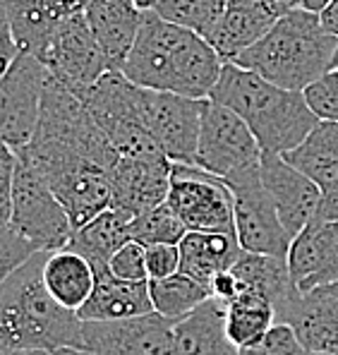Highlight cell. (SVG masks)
<instances>
[{"label": "cell", "mask_w": 338, "mask_h": 355, "mask_svg": "<svg viewBox=\"0 0 338 355\" xmlns=\"http://www.w3.org/2000/svg\"><path fill=\"white\" fill-rule=\"evenodd\" d=\"M17 154L48 178L75 231L111 209V175L121 154L75 89L58 77L48 75L36 132Z\"/></svg>", "instance_id": "cell-1"}, {"label": "cell", "mask_w": 338, "mask_h": 355, "mask_svg": "<svg viewBox=\"0 0 338 355\" xmlns=\"http://www.w3.org/2000/svg\"><path fill=\"white\" fill-rule=\"evenodd\" d=\"M223 58L209 39L144 10L137 41L123 72L137 87L209 98L223 70Z\"/></svg>", "instance_id": "cell-2"}, {"label": "cell", "mask_w": 338, "mask_h": 355, "mask_svg": "<svg viewBox=\"0 0 338 355\" xmlns=\"http://www.w3.org/2000/svg\"><path fill=\"white\" fill-rule=\"evenodd\" d=\"M53 250H39L0 284V346L3 348H84L77 310L53 297L44 281L46 259Z\"/></svg>", "instance_id": "cell-3"}, {"label": "cell", "mask_w": 338, "mask_h": 355, "mask_svg": "<svg viewBox=\"0 0 338 355\" xmlns=\"http://www.w3.org/2000/svg\"><path fill=\"white\" fill-rule=\"evenodd\" d=\"M209 98L245 118L264 154H285L298 147L319 123L303 92L274 85L238 62L223 65Z\"/></svg>", "instance_id": "cell-4"}, {"label": "cell", "mask_w": 338, "mask_h": 355, "mask_svg": "<svg viewBox=\"0 0 338 355\" xmlns=\"http://www.w3.org/2000/svg\"><path fill=\"white\" fill-rule=\"evenodd\" d=\"M338 36L324 27L317 12L305 8L285 10L254 46L238 55V65L254 70L269 82L305 92L331 70Z\"/></svg>", "instance_id": "cell-5"}, {"label": "cell", "mask_w": 338, "mask_h": 355, "mask_svg": "<svg viewBox=\"0 0 338 355\" xmlns=\"http://www.w3.org/2000/svg\"><path fill=\"white\" fill-rule=\"evenodd\" d=\"M77 96L121 156H166L144 118L142 87L123 70H108L94 85L77 89Z\"/></svg>", "instance_id": "cell-6"}, {"label": "cell", "mask_w": 338, "mask_h": 355, "mask_svg": "<svg viewBox=\"0 0 338 355\" xmlns=\"http://www.w3.org/2000/svg\"><path fill=\"white\" fill-rule=\"evenodd\" d=\"M3 231L22 238L36 252L65 248L75 231L70 214L55 197L48 178L19 154L10 192V214L3 221Z\"/></svg>", "instance_id": "cell-7"}, {"label": "cell", "mask_w": 338, "mask_h": 355, "mask_svg": "<svg viewBox=\"0 0 338 355\" xmlns=\"http://www.w3.org/2000/svg\"><path fill=\"white\" fill-rule=\"evenodd\" d=\"M48 67L44 60L27 51L3 70L0 80V137L3 144L19 151L27 147L36 132L44 103Z\"/></svg>", "instance_id": "cell-8"}, {"label": "cell", "mask_w": 338, "mask_h": 355, "mask_svg": "<svg viewBox=\"0 0 338 355\" xmlns=\"http://www.w3.org/2000/svg\"><path fill=\"white\" fill-rule=\"evenodd\" d=\"M262 156L264 151L245 118L209 98L202 118L197 166L226 180L242 171L262 166Z\"/></svg>", "instance_id": "cell-9"}, {"label": "cell", "mask_w": 338, "mask_h": 355, "mask_svg": "<svg viewBox=\"0 0 338 355\" xmlns=\"http://www.w3.org/2000/svg\"><path fill=\"white\" fill-rule=\"evenodd\" d=\"M235 205V231L242 250L288 259L290 236L281 223L272 195L262 180V166L226 178Z\"/></svg>", "instance_id": "cell-10"}, {"label": "cell", "mask_w": 338, "mask_h": 355, "mask_svg": "<svg viewBox=\"0 0 338 355\" xmlns=\"http://www.w3.org/2000/svg\"><path fill=\"white\" fill-rule=\"evenodd\" d=\"M168 205L190 231L235 228V205L228 182L197 164H173Z\"/></svg>", "instance_id": "cell-11"}, {"label": "cell", "mask_w": 338, "mask_h": 355, "mask_svg": "<svg viewBox=\"0 0 338 355\" xmlns=\"http://www.w3.org/2000/svg\"><path fill=\"white\" fill-rule=\"evenodd\" d=\"M209 98H192L173 92L142 87L144 118L159 149L173 164H197L199 130Z\"/></svg>", "instance_id": "cell-12"}, {"label": "cell", "mask_w": 338, "mask_h": 355, "mask_svg": "<svg viewBox=\"0 0 338 355\" xmlns=\"http://www.w3.org/2000/svg\"><path fill=\"white\" fill-rule=\"evenodd\" d=\"M39 58L44 60L51 75L58 77L75 92L94 85L98 77H103L111 70L84 12L60 19L58 27L46 41L44 51L39 53Z\"/></svg>", "instance_id": "cell-13"}, {"label": "cell", "mask_w": 338, "mask_h": 355, "mask_svg": "<svg viewBox=\"0 0 338 355\" xmlns=\"http://www.w3.org/2000/svg\"><path fill=\"white\" fill-rule=\"evenodd\" d=\"M84 351L91 355H173L175 320L159 312L127 320L84 322Z\"/></svg>", "instance_id": "cell-14"}, {"label": "cell", "mask_w": 338, "mask_h": 355, "mask_svg": "<svg viewBox=\"0 0 338 355\" xmlns=\"http://www.w3.org/2000/svg\"><path fill=\"white\" fill-rule=\"evenodd\" d=\"M168 156H121L111 175V209L125 221L163 205L170 192Z\"/></svg>", "instance_id": "cell-15"}, {"label": "cell", "mask_w": 338, "mask_h": 355, "mask_svg": "<svg viewBox=\"0 0 338 355\" xmlns=\"http://www.w3.org/2000/svg\"><path fill=\"white\" fill-rule=\"evenodd\" d=\"M262 180L276 205L281 223L293 240L314 218L321 187L293 164H288L283 154L262 156Z\"/></svg>", "instance_id": "cell-16"}, {"label": "cell", "mask_w": 338, "mask_h": 355, "mask_svg": "<svg viewBox=\"0 0 338 355\" xmlns=\"http://www.w3.org/2000/svg\"><path fill=\"white\" fill-rule=\"evenodd\" d=\"M285 12L278 0H228L221 17L206 36L223 62H235Z\"/></svg>", "instance_id": "cell-17"}, {"label": "cell", "mask_w": 338, "mask_h": 355, "mask_svg": "<svg viewBox=\"0 0 338 355\" xmlns=\"http://www.w3.org/2000/svg\"><path fill=\"white\" fill-rule=\"evenodd\" d=\"M276 322L290 324L308 351L338 355V295L326 288L300 291L276 315Z\"/></svg>", "instance_id": "cell-18"}, {"label": "cell", "mask_w": 338, "mask_h": 355, "mask_svg": "<svg viewBox=\"0 0 338 355\" xmlns=\"http://www.w3.org/2000/svg\"><path fill=\"white\" fill-rule=\"evenodd\" d=\"M84 17L103 49L111 70H123L137 41L144 10L134 0H89Z\"/></svg>", "instance_id": "cell-19"}, {"label": "cell", "mask_w": 338, "mask_h": 355, "mask_svg": "<svg viewBox=\"0 0 338 355\" xmlns=\"http://www.w3.org/2000/svg\"><path fill=\"white\" fill-rule=\"evenodd\" d=\"M89 0H3V19L10 24L19 51L39 55L60 19L84 12Z\"/></svg>", "instance_id": "cell-20"}, {"label": "cell", "mask_w": 338, "mask_h": 355, "mask_svg": "<svg viewBox=\"0 0 338 355\" xmlns=\"http://www.w3.org/2000/svg\"><path fill=\"white\" fill-rule=\"evenodd\" d=\"M154 310L149 281L118 279L111 269H96V286L89 300L77 310L82 322L127 320V317L149 315Z\"/></svg>", "instance_id": "cell-21"}, {"label": "cell", "mask_w": 338, "mask_h": 355, "mask_svg": "<svg viewBox=\"0 0 338 355\" xmlns=\"http://www.w3.org/2000/svg\"><path fill=\"white\" fill-rule=\"evenodd\" d=\"M173 355H240L226 329V300L211 295L195 312L175 322Z\"/></svg>", "instance_id": "cell-22"}, {"label": "cell", "mask_w": 338, "mask_h": 355, "mask_svg": "<svg viewBox=\"0 0 338 355\" xmlns=\"http://www.w3.org/2000/svg\"><path fill=\"white\" fill-rule=\"evenodd\" d=\"M180 271L202 284L211 286L216 274L231 269L240 259L242 245L235 228L218 231H187L178 243Z\"/></svg>", "instance_id": "cell-23"}, {"label": "cell", "mask_w": 338, "mask_h": 355, "mask_svg": "<svg viewBox=\"0 0 338 355\" xmlns=\"http://www.w3.org/2000/svg\"><path fill=\"white\" fill-rule=\"evenodd\" d=\"M231 269L235 271V276L240 279L242 288L254 291V293L272 300L274 307H276V315L300 293L285 257L242 250L240 259H238Z\"/></svg>", "instance_id": "cell-24"}, {"label": "cell", "mask_w": 338, "mask_h": 355, "mask_svg": "<svg viewBox=\"0 0 338 355\" xmlns=\"http://www.w3.org/2000/svg\"><path fill=\"white\" fill-rule=\"evenodd\" d=\"M44 281L55 300L70 310H80L96 286V269L89 259L65 245L48 254L44 266Z\"/></svg>", "instance_id": "cell-25"}, {"label": "cell", "mask_w": 338, "mask_h": 355, "mask_svg": "<svg viewBox=\"0 0 338 355\" xmlns=\"http://www.w3.org/2000/svg\"><path fill=\"white\" fill-rule=\"evenodd\" d=\"M283 159L312 178L321 190L338 185V123L319 120L298 147L285 151Z\"/></svg>", "instance_id": "cell-26"}, {"label": "cell", "mask_w": 338, "mask_h": 355, "mask_svg": "<svg viewBox=\"0 0 338 355\" xmlns=\"http://www.w3.org/2000/svg\"><path fill=\"white\" fill-rule=\"evenodd\" d=\"M130 221H125L118 211L106 209L91 221H87L82 228L72 231V238L67 248L80 252L94 264V269H106L111 264L113 254L123 248L130 238Z\"/></svg>", "instance_id": "cell-27"}, {"label": "cell", "mask_w": 338, "mask_h": 355, "mask_svg": "<svg viewBox=\"0 0 338 355\" xmlns=\"http://www.w3.org/2000/svg\"><path fill=\"white\" fill-rule=\"evenodd\" d=\"M336 240H338V223L319 221V218H312L308 226L290 240L288 266L298 288L324 266L331 250H334Z\"/></svg>", "instance_id": "cell-28"}, {"label": "cell", "mask_w": 338, "mask_h": 355, "mask_svg": "<svg viewBox=\"0 0 338 355\" xmlns=\"http://www.w3.org/2000/svg\"><path fill=\"white\" fill-rule=\"evenodd\" d=\"M276 324V307L254 291L242 288L226 302V329L238 348L249 346Z\"/></svg>", "instance_id": "cell-29"}, {"label": "cell", "mask_w": 338, "mask_h": 355, "mask_svg": "<svg viewBox=\"0 0 338 355\" xmlns=\"http://www.w3.org/2000/svg\"><path fill=\"white\" fill-rule=\"evenodd\" d=\"M149 291H152L154 310L175 322H180L190 312H195L202 302H206L214 295L211 286L192 279L183 271L166 276V279H149Z\"/></svg>", "instance_id": "cell-30"}, {"label": "cell", "mask_w": 338, "mask_h": 355, "mask_svg": "<svg viewBox=\"0 0 338 355\" xmlns=\"http://www.w3.org/2000/svg\"><path fill=\"white\" fill-rule=\"evenodd\" d=\"M127 226H130V238L142 243L144 248L159 245V243L178 245L180 240L185 238V233L190 231L183 218H180V214L168 205V200H166L163 205L134 216Z\"/></svg>", "instance_id": "cell-31"}, {"label": "cell", "mask_w": 338, "mask_h": 355, "mask_svg": "<svg viewBox=\"0 0 338 355\" xmlns=\"http://www.w3.org/2000/svg\"><path fill=\"white\" fill-rule=\"evenodd\" d=\"M228 0H159L156 12L173 24L209 36Z\"/></svg>", "instance_id": "cell-32"}, {"label": "cell", "mask_w": 338, "mask_h": 355, "mask_svg": "<svg viewBox=\"0 0 338 355\" xmlns=\"http://www.w3.org/2000/svg\"><path fill=\"white\" fill-rule=\"evenodd\" d=\"M305 346L290 324L276 322L262 338L240 348V355H303Z\"/></svg>", "instance_id": "cell-33"}, {"label": "cell", "mask_w": 338, "mask_h": 355, "mask_svg": "<svg viewBox=\"0 0 338 355\" xmlns=\"http://www.w3.org/2000/svg\"><path fill=\"white\" fill-rule=\"evenodd\" d=\"M303 94L317 118L338 123V67H331L329 72H324Z\"/></svg>", "instance_id": "cell-34"}, {"label": "cell", "mask_w": 338, "mask_h": 355, "mask_svg": "<svg viewBox=\"0 0 338 355\" xmlns=\"http://www.w3.org/2000/svg\"><path fill=\"white\" fill-rule=\"evenodd\" d=\"M108 269L125 281H149L147 248L137 240H127L116 254H113Z\"/></svg>", "instance_id": "cell-35"}, {"label": "cell", "mask_w": 338, "mask_h": 355, "mask_svg": "<svg viewBox=\"0 0 338 355\" xmlns=\"http://www.w3.org/2000/svg\"><path fill=\"white\" fill-rule=\"evenodd\" d=\"M149 279H166L180 271V248L173 243H159L147 248Z\"/></svg>", "instance_id": "cell-36"}, {"label": "cell", "mask_w": 338, "mask_h": 355, "mask_svg": "<svg viewBox=\"0 0 338 355\" xmlns=\"http://www.w3.org/2000/svg\"><path fill=\"white\" fill-rule=\"evenodd\" d=\"M334 281H338V240H336L334 250H331L329 259L324 262V266H321L314 276H310V279L300 286V291L319 288V286H329V284H334Z\"/></svg>", "instance_id": "cell-37"}, {"label": "cell", "mask_w": 338, "mask_h": 355, "mask_svg": "<svg viewBox=\"0 0 338 355\" xmlns=\"http://www.w3.org/2000/svg\"><path fill=\"white\" fill-rule=\"evenodd\" d=\"M240 291H242L240 279H238L233 269L221 271V274H216L214 281H211V293H214L216 297H221V300H226V302L233 300Z\"/></svg>", "instance_id": "cell-38"}, {"label": "cell", "mask_w": 338, "mask_h": 355, "mask_svg": "<svg viewBox=\"0 0 338 355\" xmlns=\"http://www.w3.org/2000/svg\"><path fill=\"white\" fill-rule=\"evenodd\" d=\"M314 218L338 223V185L321 190V200H319V207H317Z\"/></svg>", "instance_id": "cell-39"}, {"label": "cell", "mask_w": 338, "mask_h": 355, "mask_svg": "<svg viewBox=\"0 0 338 355\" xmlns=\"http://www.w3.org/2000/svg\"><path fill=\"white\" fill-rule=\"evenodd\" d=\"M319 17H321V22H324V27L334 36H338V0H331V3L319 12Z\"/></svg>", "instance_id": "cell-40"}, {"label": "cell", "mask_w": 338, "mask_h": 355, "mask_svg": "<svg viewBox=\"0 0 338 355\" xmlns=\"http://www.w3.org/2000/svg\"><path fill=\"white\" fill-rule=\"evenodd\" d=\"M0 355H55L48 348H3Z\"/></svg>", "instance_id": "cell-41"}, {"label": "cell", "mask_w": 338, "mask_h": 355, "mask_svg": "<svg viewBox=\"0 0 338 355\" xmlns=\"http://www.w3.org/2000/svg\"><path fill=\"white\" fill-rule=\"evenodd\" d=\"M329 3H331V0H303V8H305V10H310V12H317V15H319L321 10H324Z\"/></svg>", "instance_id": "cell-42"}, {"label": "cell", "mask_w": 338, "mask_h": 355, "mask_svg": "<svg viewBox=\"0 0 338 355\" xmlns=\"http://www.w3.org/2000/svg\"><path fill=\"white\" fill-rule=\"evenodd\" d=\"M55 355H91L89 351H84V348H72V346H65V348H58V351H53Z\"/></svg>", "instance_id": "cell-43"}, {"label": "cell", "mask_w": 338, "mask_h": 355, "mask_svg": "<svg viewBox=\"0 0 338 355\" xmlns=\"http://www.w3.org/2000/svg\"><path fill=\"white\" fill-rule=\"evenodd\" d=\"M285 10H295V8H303V0H278Z\"/></svg>", "instance_id": "cell-44"}, {"label": "cell", "mask_w": 338, "mask_h": 355, "mask_svg": "<svg viewBox=\"0 0 338 355\" xmlns=\"http://www.w3.org/2000/svg\"><path fill=\"white\" fill-rule=\"evenodd\" d=\"M134 3H137L142 10H154V8H156V3H159V0H134Z\"/></svg>", "instance_id": "cell-45"}, {"label": "cell", "mask_w": 338, "mask_h": 355, "mask_svg": "<svg viewBox=\"0 0 338 355\" xmlns=\"http://www.w3.org/2000/svg\"><path fill=\"white\" fill-rule=\"evenodd\" d=\"M321 288H326V291H329V293L338 295V281H334V284H329V286H321Z\"/></svg>", "instance_id": "cell-46"}, {"label": "cell", "mask_w": 338, "mask_h": 355, "mask_svg": "<svg viewBox=\"0 0 338 355\" xmlns=\"http://www.w3.org/2000/svg\"><path fill=\"white\" fill-rule=\"evenodd\" d=\"M303 355H334V353H324V351H308V348H305Z\"/></svg>", "instance_id": "cell-47"}, {"label": "cell", "mask_w": 338, "mask_h": 355, "mask_svg": "<svg viewBox=\"0 0 338 355\" xmlns=\"http://www.w3.org/2000/svg\"><path fill=\"white\" fill-rule=\"evenodd\" d=\"M331 67H338V41H336V51H334V60H331Z\"/></svg>", "instance_id": "cell-48"}]
</instances>
